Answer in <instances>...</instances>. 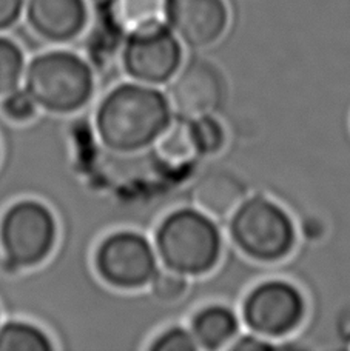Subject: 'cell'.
<instances>
[{
	"mask_svg": "<svg viewBox=\"0 0 350 351\" xmlns=\"http://www.w3.org/2000/svg\"><path fill=\"white\" fill-rule=\"evenodd\" d=\"M167 23L178 39L190 48H209L229 27L224 0H170Z\"/></svg>",
	"mask_w": 350,
	"mask_h": 351,
	"instance_id": "30bf717a",
	"label": "cell"
},
{
	"mask_svg": "<svg viewBox=\"0 0 350 351\" xmlns=\"http://www.w3.org/2000/svg\"><path fill=\"white\" fill-rule=\"evenodd\" d=\"M305 299L298 288L287 280L261 282L242 302V322L250 333L267 339H281L292 335L305 317Z\"/></svg>",
	"mask_w": 350,
	"mask_h": 351,
	"instance_id": "52a82bcc",
	"label": "cell"
},
{
	"mask_svg": "<svg viewBox=\"0 0 350 351\" xmlns=\"http://www.w3.org/2000/svg\"><path fill=\"white\" fill-rule=\"evenodd\" d=\"M168 84L167 97L174 116L185 121L216 114L226 99V80L205 59L185 62Z\"/></svg>",
	"mask_w": 350,
	"mask_h": 351,
	"instance_id": "9c48e42d",
	"label": "cell"
},
{
	"mask_svg": "<svg viewBox=\"0 0 350 351\" xmlns=\"http://www.w3.org/2000/svg\"><path fill=\"white\" fill-rule=\"evenodd\" d=\"M246 197V184L233 173L224 170L204 174L191 193L195 208L215 221H229Z\"/></svg>",
	"mask_w": 350,
	"mask_h": 351,
	"instance_id": "4fadbf2b",
	"label": "cell"
},
{
	"mask_svg": "<svg viewBox=\"0 0 350 351\" xmlns=\"http://www.w3.org/2000/svg\"><path fill=\"white\" fill-rule=\"evenodd\" d=\"M240 317L226 305H207L193 316L190 331L199 350L229 348L240 333Z\"/></svg>",
	"mask_w": 350,
	"mask_h": 351,
	"instance_id": "5bb4252c",
	"label": "cell"
},
{
	"mask_svg": "<svg viewBox=\"0 0 350 351\" xmlns=\"http://www.w3.org/2000/svg\"><path fill=\"white\" fill-rule=\"evenodd\" d=\"M275 348H278V346L272 339H267V337H262L255 333L237 336L229 346V350L232 351H267Z\"/></svg>",
	"mask_w": 350,
	"mask_h": 351,
	"instance_id": "7402d4cb",
	"label": "cell"
},
{
	"mask_svg": "<svg viewBox=\"0 0 350 351\" xmlns=\"http://www.w3.org/2000/svg\"><path fill=\"white\" fill-rule=\"evenodd\" d=\"M54 343L37 325L11 319L0 325V351H51Z\"/></svg>",
	"mask_w": 350,
	"mask_h": 351,
	"instance_id": "2e32d148",
	"label": "cell"
},
{
	"mask_svg": "<svg viewBox=\"0 0 350 351\" xmlns=\"http://www.w3.org/2000/svg\"><path fill=\"white\" fill-rule=\"evenodd\" d=\"M174 112L167 94L142 82H125L107 93L95 112L96 134L116 154L143 152L161 139Z\"/></svg>",
	"mask_w": 350,
	"mask_h": 351,
	"instance_id": "6da1fadb",
	"label": "cell"
},
{
	"mask_svg": "<svg viewBox=\"0 0 350 351\" xmlns=\"http://www.w3.org/2000/svg\"><path fill=\"white\" fill-rule=\"evenodd\" d=\"M154 250L167 269L198 278L220 263L222 234L215 219L195 206H184L162 219L154 231Z\"/></svg>",
	"mask_w": 350,
	"mask_h": 351,
	"instance_id": "7a4b0ae2",
	"label": "cell"
},
{
	"mask_svg": "<svg viewBox=\"0 0 350 351\" xmlns=\"http://www.w3.org/2000/svg\"><path fill=\"white\" fill-rule=\"evenodd\" d=\"M25 0H0V31L10 29L21 17Z\"/></svg>",
	"mask_w": 350,
	"mask_h": 351,
	"instance_id": "603a6c76",
	"label": "cell"
},
{
	"mask_svg": "<svg viewBox=\"0 0 350 351\" xmlns=\"http://www.w3.org/2000/svg\"><path fill=\"white\" fill-rule=\"evenodd\" d=\"M227 222L235 247L256 262L283 261L296 245L293 219L268 197H246Z\"/></svg>",
	"mask_w": 350,
	"mask_h": 351,
	"instance_id": "277c9868",
	"label": "cell"
},
{
	"mask_svg": "<svg viewBox=\"0 0 350 351\" xmlns=\"http://www.w3.org/2000/svg\"><path fill=\"white\" fill-rule=\"evenodd\" d=\"M154 145H158L156 152L162 164L167 167H185L199 158L190 133L189 121L185 119L178 117V121H173Z\"/></svg>",
	"mask_w": 350,
	"mask_h": 351,
	"instance_id": "9a60e30c",
	"label": "cell"
},
{
	"mask_svg": "<svg viewBox=\"0 0 350 351\" xmlns=\"http://www.w3.org/2000/svg\"><path fill=\"white\" fill-rule=\"evenodd\" d=\"M170 0H104L102 27L115 39L164 27Z\"/></svg>",
	"mask_w": 350,
	"mask_h": 351,
	"instance_id": "7c38bea8",
	"label": "cell"
},
{
	"mask_svg": "<svg viewBox=\"0 0 350 351\" xmlns=\"http://www.w3.org/2000/svg\"><path fill=\"white\" fill-rule=\"evenodd\" d=\"M150 290H152L153 298L159 302H178L189 291V278L167 268L159 269L153 280L150 282Z\"/></svg>",
	"mask_w": 350,
	"mask_h": 351,
	"instance_id": "d6986e66",
	"label": "cell"
},
{
	"mask_svg": "<svg viewBox=\"0 0 350 351\" xmlns=\"http://www.w3.org/2000/svg\"><path fill=\"white\" fill-rule=\"evenodd\" d=\"M150 351H196L198 343L190 328L170 327L154 336L147 347Z\"/></svg>",
	"mask_w": 350,
	"mask_h": 351,
	"instance_id": "44dd1931",
	"label": "cell"
},
{
	"mask_svg": "<svg viewBox=\"0 0 350 351\" xmlns=\"http://www.w3.org/2000/svg\"><path fill=\"white\" fill-rule=\"evenodd\" d=\"M184 64L183 42L170 28L158 27L125 40L122 65L136 82L165 85Z\"/></svg>",
	"mask_w": 350,
	"mask_h": 351,
	"instance_id": "ba28073f",
	"label": "cell"
},
{
	"mask_svg": "<svg viewBox=\"0 0 350 351\" xmlns=\"http://www.w3.org/2000/svg\"><path fill=\"white\" fill-rule=\"evenodd\" d=\"M23 88L39 108L53 114H70L90 102L95 76L89 62L80 56L54 49L30 60Z\"/></svg>",
	"mask_w": 350,
	"mask_h": 351,
	"instance_id": "3957f363",
	"label": "cell"
},
{
	"mask_svg": "<svg viewBox=\"0 0 350 351\" xmlns=\"http://www.w3.org/2000/svg\"><path fill=\"white\" fill-rule=\"evenodd\" d=\"M25 71V56L21 47L0 36V96L21 85Z\"/></svg>",
	"mask_w": 350,
	"mask_h": 351,
	"instance_id": "ac0fdd59",
	"label": "cell"
},
{
	"mask_svg": "<svg viewBox=\"0 0 350 351\" xmlns=\"http://www.w3.org/2000/svg\"><path fill=\"white\" fill-rule=\"evenodd\" d=\"M37 108L39 106L25 88H16L5 94L0 102V111L3 112V117L16 123L31 121L36 116Z\"/></svg>",
	"mask_w": 350,
	"mask_h": 351,
	"instance_id": "ffe728a7",
	"label": "cell"
},
{
	"mask_svg": "<svg viewBox=\"0 0 350 351\" xmlns=\"http://www.w3.org/2000/svg\"><path fill=\"white\" fill-rule=\"evenodd\" d=\"M189 127L199 158H213L226 147V130L215 114L193 119L189 121Z\"/></svg>",
	"mask_w": 350,
	"mask_h": 351,
	"instance_id": "e0dca14e",
	"label": "cell"
},
{
	"mask_svg": "<svg viewBox=\"0 0 350 351\" xmlns=\"http://www.w3.org/2000/svg\"><path fill=\"white\" fill-rule=\"evenodd\" d=\"M27 21L45 40L65 43L82 33L89 10L85 0H27Z\"/></svg>",
	"mask_w": 350,
	"mask_h": 351,
	"instance_id": "8fae6325",
	"label": "cell"
},
{
	"mask_svg": "<svg viewBox=\"0 0 350 351\" xmlns=\"http://www.w3.org/2000/svg\"><path fill=\"white\" fill-rule=\"evenodd\" d=\"M95 268L105 284L117 290H139L148 287L159 271L158 254L145 236L121 230L99 242Z\"/></svg>",
	"mask_w": 350,
	"mask_h": 351,
	"instance_id": "8992f818",
	"label": "cell"
},
{
	"mask_svg": "<svg viewBox=\"0 0 350 351\" xmlns=\"http://www.w3.org/2000/svg\"><path fill=\"white\" fill-rule=\"evenodd\" d=\"M58 225L53 211L37 200H21L0 217V248L6 269L33 268L53 253Z\"/></svg>",
	"mask_w": 350,
	"mask_h": 351,
	"instance_id": "5b68a950",
	"label": "cell"
}]
</instances>
